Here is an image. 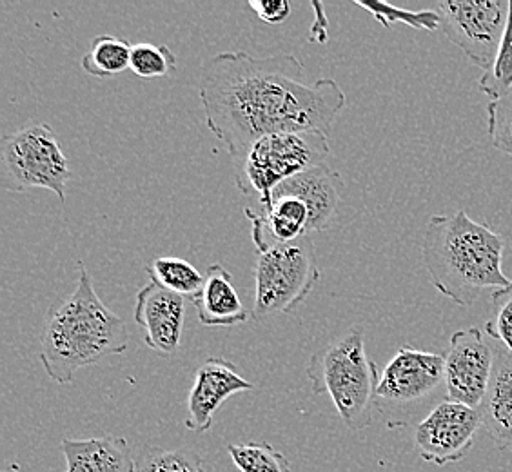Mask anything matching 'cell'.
<instances>
[{
    "instance_id": "obj_13",
    "label": "cell",
    "mask_w": 512,
    "mask_h": 472,
    "mask_svg": "<svg viewBox=\"0 0 512 472\" xmlns=\"http://www.w3.org/2000/svg\"><path fill=\"white\" fill-rule=\"evenodd\" d=\"M186 298L149 282L137 293L135 322L144 331V344L158 354H175L186 325Z\"/></svg>"
},
{
    "instance_id": "obj_18",
    "label": "cell",
    "mask_w": 512,
    "mask_h": 472,
    "mask_svg": "<svg viewBox=\"0 0 512 472\" xmlns=\"http://www.w3.org/2000/svg\"><path fill=\"white\" fill-rule=\"evenodd\" d=\"M133 46L117 35H99L89 44L80 66L95 79L119 77L131 64Z\"/></svg>"
},
{
    "instance_id": "obj_15",
    "label": "cell",
    "mask_w": 512,
    "mask_h": 472,
    "mask_svg": "<svg viewBox=\"0 0 512 472\" xmlns=\"http://www.w3.org/2000/svg\"><path fill=\"white\" fill-rule=\"evenodd\" d=\"M191 302L195 305L198 322L206 327H233L246 324L251 318L238 295L233 276L220 264L207 267L206 282Z\"/></svg>"
},
{
    "instance_id": "obj_14",
    "label": "cell",
    "mask_w": 512,
    "mask_h": 472,
    "mask_svg": "<svg viewBox=\"0 0 512 472\" xmlns=\"http://www.w3.org/2000/svg\"><path fill=\"white\" fill-rule=\"evenodd\" d=\"M253 389L255 385L240 374L237 365L224 358H207L198 367L195 384L189 391L186 427L193 433H207L227 398Z\"/></svg>"
},
{
    "instance_id": "obj_25",
    "label": "cell",
    "mask_w": 512,
    "mask_h": 472,
    "mask_svg": "<svg viewBox=\"0 0 512 472\" xmlns=\"http://www.w3.org/2000/svg\"><path fill=\"white\" fill-rule=\"evenodd\" d=\"M487 129L494 148L512 157V89L487 106Z\"/></svg>"
},
{
    "instance_id": "obj_1",
    "label": "cell",
    "mask_w": 512,
    "mask_h": 472,
    "mask_svg": "<svg viewBox=\"0 0 512 472\" xmlns=\"http://www.w3.org/2000/svg\"><path fill=\"white\" fill-rule=\"evenodd\" d=\"M200 102L206 126L226 146L231 160L258 138L286 131L329 133L347 104L333 79L307 82L295 55L258 59L224 51L202 64Z\"/></svg>"
},
{
    "instance_id": "obj_17",
    "label": "cell",
    "mask_w": 512,
    "mask_h": 472,
    "mask_svg": "<svg viewBox=\"0 0 512 472\" xmlns=\"http://www.w3.org/2000/svg\"><path fill=\"white\" fill-rule=\"evenodd\" d=\"M483 429L500 451H512V353L496 349L489 391L480 405Z\"/></svg>"
},
{
    "instance_id": "obj_24",
    "label": "cell",
    "mask_w": 512,
    "mask_h": 472,
    "mask_svg": "<svg viewBox=\"0 0 512 472\" xmlns=\"http://www.w3.org/2000/svg\"><path fill=\"white\" fill-rule=\"evenodd\" d=\"M355 4L362 10L369 11L385 28H391L393 24H405L414 30L431 31V33L440 30V15L434 10H402L387 2H355Z\"/></svg>"
},
{
    "instance_id": "obj_19",
    "label": "cell",
    "mask_w": 512,
    "mask_h": 472,
    "mask_svg": "<svg viewBox=\"0 0 512 472\" xmlns=\"http://www.w3.org/2000/svg\"><path fill=\"white\" fill-rule=\"evenodd\" d=\"M151 282L184 298H195L206 282V275L188 260L178 256H158L146 266Z\"/></svg>"
},
{
    "instance_id": "obj_21",
    "label": "cell",
    "mask_w": 512,
    "mask_h": 472,
    "mask_svg": "<svg viewBox=\"0 0 512 472\" xmlns=\"http://www.w3.org/2000/svg\"><path fill=\"white\" fill-rule=\"evenodd\" d=\"M227 453L242 472H291L286 456L267 442L231 443Z\"/></svg>"
},
{
    "instance_id": "obj_27",
    "label": "cell",
    "mask_w": 512,
    "mask_h": 472,
    "mask_svg": "<svg viewBox=\"0 0 512 472\" xmlns=\"http://www.w3.org/2000/svg\"><path fill=\"white\" fill-rule=\"evenodd\" d=\"M247 8L266 24H282L291 15V4L287 0H249Z\"/></svg>"
},
{
    "instance_id": "obj_2",
    "label": "cell",
    "mask_w": 512,
    "mask_h": 472,
    "mask_svg": "<svg viewBox=\"0 0 512 472\" xmlns=\"http://www.w3.org/2000/svg\"><path fill=\"white\" fill-rule=\"evenodd\" d=\"M77 269L75 291L51 307L40 333V362L59 385L71 384L82 367L126 353L129 345L126 320L102 302L82 260Z\"/></svg>"
},
{
    "instance_id": "obj_4",
    "label": "cell",
    "mask_w": 512,
    "mask_h": 472,
    "mask_svg": "<svg viewBox=\"0 0 512 472\" xmlns=\"http://www.w3.org/2000/svg\"><path fill=\"white\" fill-rule=\"evenodd\" d=\"M344 191V178L324 162L276 187L266 207H246L258 253L327 229Z\"/></svg>"
},
{
    "instance_id": "obj_8",
    "label": "cell",
    "mask_w": 512,
    "mask_h": 472,
    "mask_svg": "<svg viewBox=\"0 0 512 472\" xmlns=\"http://www.w3.org/2000/svg\"><path fill=\"white\" fill-rule=\"evenodd\" d=\"M320 276L311 236L260 251L255 264L253 320L291 313L311 295Z\"/></svg>"
},
{
    "instance_id": "obj_16",
    "label": "cell",
    "mask_w": 512,
    "mask_h": 472,
    "mask_svg": "<svg viewBox=\"0 0 512 472\" xmlns=\"http://www.w3.org/2000/svg\"><path fill=\"white\" fill-rule=\"evenodd\" d=\"M60 449L66 458L64 472H137L128 442L120 436H95L88 440L64 438Z\"/></svg>"
},
{
    "instance_id": "obj_20",
    "label": "cell",
    "mask_w": 512,
    "mask_h": 472,
    "mask_svg": "<svg viewBox=\"0 0 512 472\" xmlns=\"http://www.w3.org/2000/svg\"><path fill=\"white\" fill-rule=\"evenodd\" d=\"M137 472H206V467L202 456L193 449L149 445L137 458Z\"/></svg>"
},
{
    "instance_id": "obj_6",
    "label": "cell",
    "mask_w": 512,
    "mask_h": 472,
    "mask_svg": "<svg viewBox=\"0 0 512 472\" xmlns=\"http://www.w3.org/2000/svg\"><path fill=\"white\" fill-rule=\"evenodd\" d=\"M329 138L322 131H286L258 138L233 160L235 182L258 209L269 204L276 187L329 157Z\"/></svg>"
},
{
    "instance_id": "obj_26",
    "label": "cell",
    "mask_w": 512,
    "mask_h": 472,
    "mask_svg": "<svg viewBox=\"0 0 512 472\" xmlns=\"http://www.w3.org/2000/svg\"><path fill=\"white\" fill-rule=\"evenodd\" d=\"M494 316L485 325V333L512 353V286L493 293Z\"/></svg>"
},
{
    "instance_id": "obj_12",
    "label": "cell",
    "mask_w": 512,
    "mask_h": 472,
    "mask_svg": "<svg viewBox=\"0 0 512 472\" xmlns=\"http://www.w3.org/2000/svg\"><path fill=\"white\" fill-rule=\"evenodd\" d=\"M445 384V353L402 345L385 365L376 387V404L405 405L424 402Z\"/></svg>"
},
{
    "instance_id": "obj_11",
    "label": "cell",
    "mask_w": 512,
    "mask_h": 472,
    "mask_svg": "<svg viewBox=\"0 0 512 472\" xmlns=\"http://www.w3.org/2000/svg\"><path fill=\"white\" fill-rule=\"evenodd\" d=\"M480 427L483 425L478 409L447 400L416 425L414 445L424 462L445 467L462 462L471 453Z\"/></svg>"
},
{
    "instance_id": "obj_22",
    "label": "cell",
    "mask_w": 512,
    "mask_h": 472,
    "mask_svg": "<svg viewBox=\"0 0 512 472\" xmlns=\"http://www.w3.org/2000/svg\"><path fill=\"white\" fill-rule=\"evenodd\" d=\"M478 88L483 95L491 99V102L502 99L512 89V0L500 50L494 60L493 68L485 71L478 80Z\"/></svg>"
},
{
    "instance_id": "obj_10",
    "label": "cell",
    "mask_w": 512,
    "mask_h": 472,
    "mask_svg": "<svg viewBox=\"0 0 512 472\" xmlns=\"http://www.w3.org/2000/svg\"><path fill=\"white\" fill-rule=\"evenodd\" d=\"M496 364V349L482 329L469 327L451 336L445 353V391L456 404L480 409L489 391Z\"/></svg>"
},
{
    "instance_id": "obj_23",
    "label": "cell",
    "mask_w": 512,
    "mask_h": 472,
    "mask_svg": "<svg viewBox=\"0 0 512 472\" xmlns=\"http://www.w3.org/2000/svg\"><path fill=\"white\" fill-rule=\"evenodd\" d=\"M129 69L140 79H162L177 71V57L166 44L138 42L131 50Z\"/></svg>"
},
{
    "instance_id": "obj_5",
    "label": "cell",
    "mask_w": 512,
    "mask_h": 472,
    "mask_svg": "<svg viewBox=\"0 0 512 472\" xmlns=\"http://www.w3.org/2000/svg\"><path fill=\"white\" fill-rule=\"evenodd\" d=\"M306 376L313 393L331 396L347 429L362 431L371 425L380 374L367 354L360 325L318 349L307 364Z\"/></svg>"
},
{
    "instance_id": "obj_7",
    "label": "cell",
    "mask_w": 512,
    "mask_h": 472,
    "mask_svg": "<svg viewBox=\"0 0 512 472\" xmlns=\"http://www.w3.org/2000/svg\"><path fill=\"white\" fill-rule=\"evenodd\" d=\"M71 164L48 124L31 122L0 142V186L11 193L48 189L66 202Z\"/></svg>"
},
{
    "instance_id": "obj_9",
    "label": "cell",
    "mask_w": 512,
    "mask_h": 472,
    "mask_svg": "<svg viewBox=\"0 0 512 472\" xmlns=\"http://www.w3.org/2000/svg\"><path fill=\"white\" fill-rule=\"evenodd\" d=\"M511 0H442L434 4L440 30L483 73L500 50Z\"/></svg>"
},
{
    "instance_id": "obj_3",
    "label": "cell",
    "mask_w": 512,
    "mask_h": 472,
    "mask_svg": "<svg viewBox=\"0 0 512 472\" xmlns=\"http://www.w3.org/2000/svg\"><path fill=\"white\" fill-rule=\"evenodd\" d=\"M505 238L465 211L434 215L425 226L422 260L431 284L460 307L473 305L485 291H502L512 278L502 269Z\"/></svg>"
},
{
    "instance_id": "obj_28",
    "label": "cell",
    "mask_w": 512,
    "mask_h": 472,
    "mask_svg": "<svg viewBox=\"0 0 512 472\" xmlns=\"http://www.w3.org/2000/svg\"><path fill=\"white\" fill-rule=\"evenodd\" d=\"M4 472H19V469L17 467H10V469H6Z\"/></svg>"
}]
</instances>
